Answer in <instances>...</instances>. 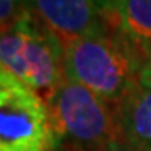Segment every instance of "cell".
<instances>
[{"mask_svg": "<svg viewBox=\"0 0 151 151\" xmlns=\"http://www.w3.org/2000/svg\"><path fill=\"white\" fill-rule=\"evenodd\" d=\"M0 151H57L49 104L2 64Z\"/></svg>", "mask_w": 151, "mask_h": 151, "instance_id": "cell-4", "label": "cell"}, {"mask_svg": "<svg viewBox=\"0 0 151 151\" xmlns=\"http://www.w3.org/2000/svg\"><path fill=\"white\" fill-rule=\"evenodd\" d=\"M121 139L136 151H151V65L145 64L129 94L116 108Z\"/></svg>", "mask_w": 151, "mask_h": 151, "instance_id": "cell-6", "label": "cell"}, {"mask_svg": "<svg viewBox=\"0 0 151 151\" xmlns=\"http://www.w3.org/2000/svg\"><path fill=\"white\" fill-rule=\"evenodd\" d=\"M30 10V0H0V27L10 25Z\"/></svg>", "mask_w": 151, "mask_h": 151, "instance_id": "cell-8", "label": "cell"}, {"mask_svg": "<svg viewBox=\"0 0 151 151\" xmlns=\"http://www.w3.org/2000/svg\"><path fill=\"white\" fill-rule=\"evenodd\" d=\"M103 151H136V150L131 148L128 143H124L123 139H118V141H114V143H111V145Z\"/></svg>", "mask_w": 151, "mask_h": 151, "instance_id": "cell-9", "label": "cell"}, {"mask_svg": "<svg viewBox=\"0 0 151 151\" xmlns=\"http://www.w3.org/2000/svg\"><path fill=\"white\" fill-rule=\"evenodd\" d=\"M139 49H141V52H143V55H145L146 64L151 65V44H150V45H141Z\"/></svg>", "mask_w": 151, "mask_h": 151, "instance_id": "cell-10", "label": "cell"}, {"mask_svg": "<svg viewBox=\"0 0 151 151\" xmlns=\"http://www.w3.org/2000/svg\"><path fill=\"white\" fill-rule=\"evenodd\" d=\"M64 47V74L114 109L133 89L146 60L138 44L114 29L70 39Z\"/></svg>", "mask_w": 151, "mask_h": 151, "instance_id": "cell-1", "label": "cell"}, {"mask_svg": "<svg viewBox=\"0 0 151 151\" xmlns=\"http://www.w3.org/2000/svg\"><path fill=\"white\" fill-rule=\"evenodd\" d=\"M109 0H30V10L64 44L109 27Z\"/></svg>", "mask_w": 151, "mask_h": 151, "instance_id": "cell-5", "label": "cell"}, {"mask_svg": "<svg viewBox=\"0 0 151 151\" xmlns=\"http://www.w3.org/2000/svg\"><path fill=\"white\" fill-rule=\"evenodd\" d=\"M108 22L139 47L151 44V0H109Z\"/></svg>", "mask_w": 151, "mask_h": 151, "instance_id": "cell-7", "label": "cell"}, {"mask_svg": "<svg viewBox=\"0 0 151 151\" xmlns=\"http://www.w3.org/2000/svg\"><path fill=\"white\" fill-rule=\"evenodd\" d=\"M0 64L49 103L64 74V47L32 10L0 27Z\"/></svg>", "mask_w": 151, "mask_h": 151, "instance_id": "cell-2", "label": "cell"}, {"mask_svg": "<svg viewBox=\"0 0 151 151\" xmlns=\"http://www.w3.org/2000/svg\"><path fill=\"white\" fill-rule=\"evenodd\" d=\"M47 104L57 148L103 151L121 139L116 109L79 82L65 77Z\"/></svg>", "mask_w": 151, "mask_h": 151, "instance_id": "cell-3", "label": "cell"}]
</instances>
